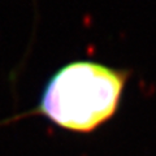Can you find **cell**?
<instances>
[{
  "label": "cell",
  "mask_w": 156,
  "mask_h": 156,
  "mask_svg": "<svg viewBox=\"0 0 156 156\" xmlns=\"http://www.w3.org/2000/svg\"><path fill=\"white\" fill-rule=\"evenodd\" d=\"M129 78V70L101 62H68L50 77L31 109L2 120L0 126L44 117L72 133H92L116 116Z\"/></svg>",
  "instance_id": "cell-1"
}]
</instances>
